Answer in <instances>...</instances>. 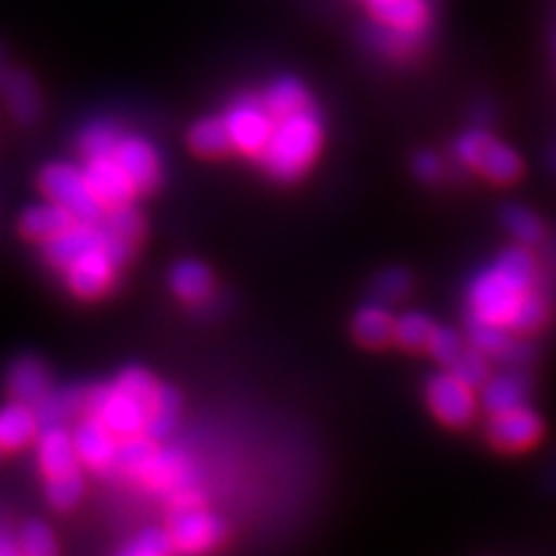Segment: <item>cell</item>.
Here are the masks:
<instances>
[{
  "label": "cell",
  "mask_w": 556,
  "mask_h": 556,
  "mask_svg": "<svg viewBox=\"0 0 556 556\" xmlns=\"http://www.w3.org/2000/svg\"><path fill=\"white\" fill-rule=\"evenodd\" d=\"M223 121L225 128H228L232 149L251 155V159H260L274 128V118L267 112L263 98H239L223 114Z\"/></svg>",
  "instance_id": "7"
},
{
  "label": "cell",
  "mask_w": 556,
  "mask_h": 556,
  "mask_svg": "<svg viewBox=\"0 0 556 556\" xmlns=\"http://www.w3.org/2000/svg\"><path fill=\"white\" fill-rule=\"evenodd\" d=\"M102 243H104V230L98 223L75 220L63 232L47 239L42 243V253L51 267L65 269L70 263H73V260H77L79 255L89 253L93 249H100Z\"/></svg>",
  "instance_id": "14"
},
{
  "label": "cell",
  "mask_w": 556,
  "mask_h": 556,
  "mask_svg": "<svg viewBox=\"0 0 556 556\" xmlns=\"http://www.w3.org/2000/svg\"><path fill=\"white\" fill-rule=\"evenodd\" d=\"M413 172H415V177L420 179V181L433 184V181L441 179L443 163H441V159H439L437 153L422 151V153H417L415 159H413Z\"/></svg>",
  "instance_id": "43"
},
{
  "label": "cell",
  "mask_w": 556,
  "mask_h": 556,
  "mask_svg": "<svg viewBox=\"0 0 556 556\" xmlns=\"http://www.w3.org/2000/svg\"><path fill=\"white\" fill-rule=\"evenodd\" d=\"M0 91L5 93L8 110L16 124L33 126L35 121L40 118V112H42L40 89H38V84H35V79L26 73V70H16V73H12L10 70V75Z\"/></svg>",
  "instance_id": "21"
},
{
  "label": "cell",
  "mask_w": 556,
  "mask_h": 556,
  "mask_svg": "<svg viewBox=\"0 0 556 556\" xmlns=\"http://www.w3.org/2000/svg\"><path fill=\"white\" fill-rule=\"evenodd\" d=\"M425 399L433 417H437V420L445 427L464 429L476 420V413H478L476 390L471 386H466V382L459 380L455 374L450 371L433 374L427 380Z\"/></svg>",
  "instance_id": "5"
},
{
  "label": "cell",
  "mask_w": 556,
  "mask_h": 556,
  "mask_svg": "<svg viewBox=\"0 0 556 556\" xmlns=\"http://www.w3.org/2000/svg\"><path fill=\"white\" fill-rule=\"evenodd\" d=\"M433 329H437V323H433L427 313L410 311V313H404L402 318H394L392 341H396L408 353H422L429 348Z\"/></svg>",
  "instance_id": "31"
},
{
  "label": "cell",
  "mask_w": 556,
  "mask_h": 556,
  "mask_svg": "<svg viewBox=\"0 0 556 556\" xmlns=\"http://www.w3.org/2000/svg\"><path fill=\"white\" fill-rule=\"evenodd\" d=\"M482 406L490 415L525 406L531 394V382L519 371H503L486 378L482 386Z\"/></svg>",
  "instance_id": "19"
},
{
  "label": "cell",
  "mask_w": 556,
  "mask_h": 556,
  "mask_svg": "<svg viewBox=\"0 0 556 556\" xmlns=\"http://www.w3.org/2000/svg\"><path fill=\"white\" fill-rule=\"evenodd\" d=\"M455 155L462 165L498 186L515 184L525 174L519 153L482 128L466 130L455 142Z\"/></svg>",
  "instance_id": "3"
},
{
  "label": "cell",
  "mask_w": 556,
  "mask_h": 556,
  "mask_svg": "<svg viewBox=\"0 0 556 556\" xmlns=\"http://www.w3.org/2000/svg\"><path fill=\"white\" fill-rule=\"evenodd\" d=\"M167 531L174 549L181 552H206L225 538L223 521L216 515L198 508L195 503L174 508Z\"/></svg>",
  "instance_id": "8"
},
{
  "label": "cell",
  "mask_w": 556,
  "mask_h": 556,
  "mask_svg": "<svg viewBox=\"0 0 556 556\" xmlns=\"http://www.w3.org/2000/svg\"><path fill=\"white\" fill-rule=\"evenodd\" d=\"M323 144V121L316 102L274 121L271 137L260 153V165L276 181H294L316 161Z\"/></svg>",
  "instance_id": "2"
},
{
  "label": "cell",
  "mask_w": 556,
  "mask_h": 556,
  "mask_svg": "<svg viewBox=\"0 0 556 556\" xmlns=\"http://www.w3.org/2000/svg\"><path fill=\"white\" fill-rule=\"evenodd\" d=\"M169 286L184 302L200 304L212 294L214 276L198 260H181L169 271Z\"/></svg>",
  "instance_id": "24"
},
{
  "label": "cell",
  "mask_w": 556,
  "mask_h": 556,
  "mask_svg": "<svg viewBox=\"0 0 556 556\" xmlns=\"http://www.w3.org/2000/svg\"><path fill=\"white\" fill-rule=\"evenodd\" d=\"M118 137L121 132L112 121H93L79 135V151L86 161L100 159V155H112Z\"/></svg>",
  "instance_id": "36"
},
{
  "label": "cell",
  "mask_w": 556,
  "mask_h": 556,
  "mask_svg": "<svg viewBox=\"0 0 556 556\" xmlns=\"http://www.w3.org/2000/svg\"><path fill=\"white\" fill-rule=\"evenodd\" d=\"M188 144L204 159H218V155L228 153L232 142L223 116H204L195 121L193 128L188 130Z\"/></svg>",
  "instance_id": "27"
},
{
  "label": "cell",
  "mask_w": 556,
  "mask_h": 556,
  "mask_svg": "<svg viewBox=\"0 0 556 556\" xmlns=\"http://www.w3.org/2000/svg\"><path fill=\"white\" fill-rule=\"evenodd\" d=\"M45 494H47L49 506L54 510H73L84 494L81 471L47 478Z\"/></svg>",
  "instance_id": "38"
},
{
  "label": "cell",
  "mask_w": 556,
  "mask_h": 556,
  "mask_svg": "<svg viewBox=\"0 0 556 556\" xmlns=\"http://www.w3.org/2000/svg\"><path fill=\"white\" fill-rule=\"evenodd\" d=\"M20 549L28 556H49L56 552V538L45 521H28L20 533Z\"/></svg>",
  "instance_id": "39"
},
{
  "label": "cell",
  "mask_w": 556,
  "mask_h": 556,
  "mask_svg": "<svg viewBox=\"0 0 556 556\" xmlns=\"http://www.w3.org/2000/svg\"><path fill=\"white\" fill-rule=\"evenodd\" d=\"M410 274L402 267H390L386 271H380L376 278V294L380 302H396V300H404L406 294L410 292Z\"/></svg>",
  "instance_id": "40"
},
{
  "label": "cell",
  "mask_w": 556,
  "mask_h": 556,
  "mask_svg": "<svg viewBox=\"0 0 556 556\" xmlns=\"http://www.w3.org/2000/svg\"><path fill=\"white\" fill-rule=\"evenodd\" d=\"M549 313H552L549 302L538 290H531L515 313V318L510 323V332L515 337H531L538 332V329L545 327V323L549 320Z\"/></svg>",
  "instance_id": "35"
},
{
  "label": "cell",
  "mask_w": 556,
  "mask_h": 556,
  "mask_svg": "<svg viewBox=\"0 0 556 556\" xmlns=\"http://www.w3.org/2000/svg\"><path fill=\"white\" fill-rule=\"evenodd\" d=\"M445 369L450 374H455L459 380H464L466 386L480 390L482 382L490 378V357L480 353L473 345H464L459 355L452 359Z\"/></svg>",
  "instance_id": "37"
},
{
  "label": "cell",
  "mask_w": 556,
  "mask_h": 556,
  "mask_svg": "<svg viewBox=\"0 0 556 556\" xmlns=\"http://www.w3.org/2000/svg\"><path fill=\"white\" fill-rule=\"evenodd\" d=\"M70 433H73V443H75L79 464L98 473L112 471L118 439L98 420L96 415H86Z\"/></svg>",
  "instance_id": "13"
},
{
  "label": "cell",
  "mask_w": 556,
  "mask_h": 556,
  "mask_svg": "<svg viewBox=\"0 0 556 556\" xmlns=\"http://www.w3.org/2000/svg\"><path fill=\"white\" fill-rule=\"evenodd\" d=\"M114 388L121 390L124 394H128L135 404H139L144 408V413L149 415L155 396L161 392L159 380H155L147 369L142 367H128L121 371L114 380Z\"/></svg>",
  "instance_id": "33"
},
{
  "label": "cell",
  "mask_w": 556,
  "mask_h": 556,
  "mask_svg": "<svg viewBox=\"0 0 556 556\" xmlns=\"http://www.w3.org/2000/svg\"><path fill=\"white\" fill-rule=\"evenodd\" d=\"M8 75H10V67H8V59H5V49L0 47V89H3Z\"/></svg>",
  "instance_id": "45"
},
{
  "label": "cell",
  "mask_w": 556,
  "mask_h": 556,
  "mask_svg": "<svg viewBox=\"0 0 556 556\" xmlns=\"http://www.w3.org/2000/svg\"><path fill=\"white\" fill-rule=\"evenodd\" d=\"M118 265L114 260L100 249H93L89 253L79 255L73 260L65 271V283L81 300H96L108 292L116 278Z\"/></svg>",
  "instance_id": "11"
},
{
  "label": "cell",
  "mask_w": 556,
  "mask_h": 556,
  "mask_svg": "<svg viewBox=\"0 0 556 556\" xmlns=\"http://www.w3.org/2000/svg\"><path fill=\"white\" fill-rule=\"evenodd\" d=\"M543 437V420L529 404L492 415L486 441L498 452H525Z\"/></svg>",
  "instance_id": "9"
},
{
  "label": "cell",
  "mask_w": 556,
  "mask_h": 556,
  "mask_svg": "<svg viewBox=\"0 0 556 556\" xmlns=\"http://www.w3.org/2000/svg\"><path fill=\"white\" fill-rule=\"evenodd\" d=\"M84 179L89 184L93 198L100 202L102 208H112L118 204H128L135 200L137 188L130 181L112 155H100V159H89L81 167Z\"/></svg>",
  "instance_id": "12"
},
{
  "label": "cell",
  "mask_w": 556,
  "mask_h": 556,
  "mask_svg": "<svg viewBox=\"0 0 556 556\" xmlns=\"http://www.w3.org/2000/svg\"><path fill=\"white\" fill-rule=\"evenodd\" d=\"M98 225L104 230V235L112 239H118V241H126V243H130V247H135L139 237H142V232H144V220H142V216H139L137 208L132 206V202L104 208Z\"/></svg>",
  "instance_id": "30"
},
{
  "label": "cell",
  "mask_w": 556,
  "mask_h": 556,
  "mask_svg": "<svg viewBox=\"0 0 556 556\" xmlns=\"http://www.w3.org/2000/svg\"><path fill=\"white\" fill-rule=\"evenodd\" d=\"M265 102L267 112L271 114V118H281V116H288L292 112H298L302 108H306V104H311V93L306 91V86L294 79V77H278L274 79L267 91L260 96Z\"/></svg>",
  "instance_id": "26"
},
{
  "label": "cell",
  "mask_w": 556,
  "mask_h": 556,
  "mask_svg": "<svg viewBox=\"0 0 556 556\" xmlns=\"http://www.w3.org/2000/svg\"><path fill=\"white\" fill-rule=\"evenodd\" d=\"M462 348H464V337L457 332V329L437 325V329H433V334H431L427 353L437 362H441L443 367H447V364L459 355Z\"/></svg>",
  "instance_id": "41"
},
{
  "label": "cell",
  "mask_w": 556,
  "mask_h": 556,
  "mask_svg": "<svg viewBox=\"0 0 556 556\" xmlns=\"http://www.w3.org/2000/svg\"><path fill=\"white\" fill-rule=\"evenodd\" d=\"M38 181H40L42 193L51 202L65 206L77 220L98 223L102 218L104 208L89 190V184L84 179L81 167L65 161L49 163L42 167Z\"/></svg>",
  "instance_id": "4"
},
{
  "label": "cell",
  "mask_w": 556,
  "mask_h": 556,
  "mask_svg": "<svg viewBox=\"0 0 556 556\" xmlns=\"http://www.w3.org/2000/svg\"><path fill=\"white\" fill-rule=\"evenodd\" d=\"M159 450L153 445V439L147 437V433H135V437H126L121 439L118 447H116V459H114V468H118L121 473L128 476H139L142 468L149 464L153 452Z\"/></svg>",
  "instance_id": "34"
},
{
  "label": "cell",
  "mask_w": 556,
  "mask_h": 556,
  "mask_svg": "<svg viewBox=\"0 0 556 556\" xmlns=\"http://www.w3.org/2000/svg\"><path fill=\"white\" fill-rule=\"evenodd\" d=\"M40 429L42 427L33 406L12 399V404L0 408V450L3 452L26 447L38 439Z\"/></svg>",
  "instance_id": "20"
},
{
  "label": "cell",
  "mask_w": 556,
  "mask_h": 556,
  "mask_svg": "<svg viewBox=\"0 0 556 556\" xmlns=\"http://www.w3.org/2000/svg\"><path fill=\"white\" fill-rule=\"evenodd\" d=\"M172 549H174V545H172L169 531L151 527V529H144L142 533H139L130 545H126L124 554H128V556H163V554H169Z\"/></svg>",
  "instance_id": "42"
},
{
  "label": "cell",
  "mask_w": 556,
  "mask_h": 556,
  "mask_svg": "<svg viewBox=\"0 0 556 556\" xmlns=\"http://www.w3.org/2000/svg\"><path fill=\"white\" fill-rule=\"evenodd\" d=\"M38 462L45 478H56L79 471L73 433L61 425L42 427L38 433Z\"/></svg>",
  "instance_id": "17"
},
{
  "label": "cell",
  "mask_w": 556,
  "mask_h": 556,
  "mask_svg": "<svg viewBox=\"0 0 556 556\" xmlns=\"http://www.w3.org/2000/svg\"><path fill=\"white\" fill-rule=\"evenodd\" d=\"M5 388L14 402L35 406L51 390V374L38 357L24 355L8 367Z\"/></svg>",
  "instance_id": "18"
},
{
  "label": "cell",
  "mask_w": 556,
  "mask_h": 556,
  "mask_svg": "<svg viewBox=\"0 0 556 556\" xmlns=\"http://www.w3.org/2000/svg\"><path fill=\"white\" fill-rule=\"evenodd\" d=\"M353 337L364 348H382L394 339V316L382 302H369L353 316Z\"/></svg>",
  "instance_id": "23"
},
{
  "label": "cell",
  "mask_w": 556,
  "mask_h": 556,
  "mask_svg": "<svg viewBox=\"0 0 556 556\" xmlns=\"http://www.w3.org/2000/svg\"><path fill=\"white\" fill-rule=\"evenodd\" d=\"M33 408H35V415H38L40 427L63 425L75 413L84 410V390L79 388L49 390Z\"/></svg>",
  "instance_id": "28"
},
{
  "label": "cell",
  "mask_w": 556,
  "mask_h": 556,
  "mask_svg": "<svg viewBox=\"0 0 556 556\" xmlns=\"http://www.w3.org/2000/svg\"><path fill=\"white\" fill-rule=\"evenodd\" d=\"M538 267L527 247L503 249L492 265L482 267L466 288L468 316L490 320L510 329L517 308L535 290Z\"/></svg>",
  "instance_id": "1"
},
{
  "label": "cell",
  "mask_w": 556,
  "mask_h": 556,
  "mask_svg": "<svg viewBox=\"0 0 556 556\" xmlns=\"http://www.w3.org/2000/svg\"><path fill=\"white\" fill-rule=\"evenodd\" d=\"M20 552V543H14L5 529H0V556H10Z\"/></svg>",
  "instance_id": "44"
},
{
  "label": "cell",
  "mask_w": 556,
  "mask_h": 556,
  "mask_svg": "<svg viewBox=\"0 0 556 556\" xmlns=\"http://www.w3.org/2000/svg\"><path fill=\"white\" fill-rule=\"evenodd\" d=\"M464 332L468 343L478 348V351L484 353L486 357L503 359V362H521L529 357V348L503 325L482 320L476 316H466Z\"/></svg>",
  "instance_id": "15"
},
{
  "label": "cell",
  "mask_w": 556,
  "mask_h": 556,
  "mask_svg": "<svg viewBox=\"0 0 556 556\" xmlns=\"http://www.w3.org/2000/svg\"><path fill=\"white\" fill-rule=\"evenodd\" d=\"M75 220L77 218L70 214L65 206L49 200L47 204H35V206L26 208L22 218H20V230L26 239L45 243L47 239L63 232L65 228H70V225H73Z\"/></svg>",
  "instance_id": "22"
},
{
  "label": "cell",
  "mask_w": 556,
  "mask_h": 556,
  "mask_svg": "<svg viewBox=\"0 0 556 556\" xmlns=\"http://www.w3.org/2000/svg\"><path fill=\"white\" fill-rule=\"evenodd\" d=\"M501 223L506 232L521 243V247H533V243L541 241L545 237L543 220L538 218L529 206L525 204H508L503 206L501 212Z\"/></svg>",
  "instance_id": "32"
},
{
  "label": "cell",
  "mask_w": 556,
  "mask_h": 556,
  "mask_svg": "<svg viewBox=\"0 0 556 556\" xmlns=\"http://www.w3.org/2000/svg\"><path fill=\"white\" fill-rule=\"evenodd\" d=\"M112 159L124 167V172L135 184L137 193H149V190H153L163 179L161 153L155 151V147L147 137L121 135Z\"/></svg>",
  "instance_id": "10"
},
{
  "label": "cell",
  "mask_w": 556,
  "mask_h": 556,
  "mask_svg": "<svg viewBox=\"0 0 556 556\" xmlns=\"http://www.w3.org/2000/svg\"><path fill=\"white\" fill-rule=\"evenodd\" d=\"M179 413H181L179 392L174 388L161 386V392H159V396H155V402L147 415L144 433L153 441H161V439L169 437L172 429L179 422Z\"/></svg>",
  "instance_id": "29"
},
{
  "label": "cell",
  "mask_w": 556,
  "mask_h": 556,
  "mask_svg": "<svg viewBox=\"0 0 556 556\" xmlns=\"http://www.w3.org/2000/svg\"><path fill=\"white\" fill-rule=\"evenodd\" d=\"M367 8L376 26L425 38V30L429 26L427 0H367Z\"/></svg>",
  "instance_id": "16"
},
{
  "label": "cell",
  "mask_w": 556,
  "mask_h": 556,
  "mask_svg": "<svg viewBox=\"0 0 556 556\" xmlns=\"http://www.w3.org/2000/svg\"><path fill=\"white\" fill-rule=\"evenodd\" d=\"M84 410L89 415H96L116 439L135 437V433L144 431V422H147L144 408L135 404L128 394L116 390L114 382H110V386L86 388Z\"/></svg>",
  "instance_id": "6"
},
{
  "label": "cell",
  "mask_w": 556,
  "mask_h": 556,
  "mask_svg": "<svg viewBox=\"0 0 556 556\" xmlns=\"http://www.w3.org/2000/svg\"><path fill=\"white\" fill-rule=\"evenodd\" d=\"M186 459L181 452L174 450H155L149 464L142 468V473L137 478L142 480L147 486L155 492H167L174 490V486H181L184 476H186Z\"/></svg>",
  "instance_id": "25"
},
{
  "label": "cell",
  "mask_w": 556,
  "mask_h": 556,
  "mask_svg": "<svg viewBox=\"0 0 556 556\" xmlns=\"http://www.w3.org/2000/svg\"><path fill=\"white\" fill-rule=\"evenodd\" d=\"M554 165H556V153H554Z\"/></svg>",
  "instance_id": "46"
},
{
  "label": "cell",
  "mask_w": 556,
  "mask_h": 556,
  "mask_svg": "<svg viewBox=\"0 0 556 556\" xmlns=\"http://www.w3.org/2000/svg\"><path fill=\"white\" fill-rule=\"evenodd\" d=\"M0 452H3V450H0Z\"/></svg>",
  "instance_id": "47"
}]
</instances>
